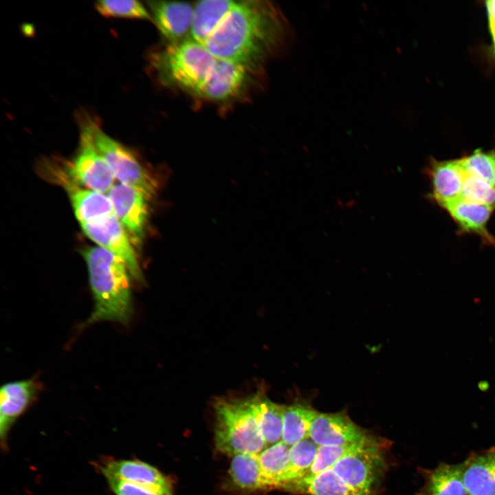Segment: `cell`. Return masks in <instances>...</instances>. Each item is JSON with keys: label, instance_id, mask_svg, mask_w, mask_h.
I'll list each match as a JSON object with an SVG mask.
<instances>
[{"label": "cell", "instance_id": "25", "mask_svg": "<svg viewBox=\"0 0 495 495\" xmlns=\"http://www.w3.org/2000/svg\"><path fill=\"white\" fill-rule=\"evenodd\" d=\"M287 490L306 495H360L340 478L332 469L305 477Z\"/></svg>", "mask_w": 495, "mask_h": 495}, {"label": "cell", "instance_id": "11", "mask_svg": "<svg viewBox=\"0 0 495 495\" xmlns=\"http://www.w3.org/2000/svg\"><path fill=\"white\" fill-rule=\"evenodd\" d=\"M42 389L34 378L10 382L0 392V441L3 450L8 448L9 432L17 419L35 402Z\"/></svg>", "mask_w": 495, "mask_h": 495}, {"label": "cell", "instance_id": "17", "mask_svg": "<svg viewBox=\"0 0 495 495\" xmlns=\"http://www.w3.org/2000/svg\"><path fill=\"white\" fill-rule=\"evenodd\" d=\"M461 468L468 495H495V447L472 454Z\"/></svg>", "mask_w": 495, "mask_h": 495}, {"label": "cell", "instance_id": "21", "mask_svg": "<svg viewBox=\"0 0 495 495\" xmlns=\"http://www.w3.org/2000/svg\"><path fill=\"white\" fill-rule=\"evenodd\" d=\"M229 476L232 484L244 492L267 490L258 454L241 453L232 456Z\"/></svg>", "mask_w": 495, "mask_h": 495}, {"label": "cell", "instance_id": "5", "mask_svg": "<svg viewBox=\"0 0 495 495\" xmlns=\"http://www.w3.org/2000/svg\"><path fill=\"white\" fill-rule=\"evenodd\" d=\"M50 171L52 174L45 177L63 187L76 185L104 194L109 192L116 179L95 145L92 122L82 126L78 149L73 160L65 162L62 168H53Z\"/></svg>", "mask_w": 495, "mask_h": 495}, {"label": "cell", "instance_id": "15", "mask_svg": "<svg viewBox=\"0 0 495 495\" xmlns=\"http://www.w3.org/2000/svg\"><path fill=\"white\" fill-rule=\"evenodd\" d=\"M106 480L117 479L148 486L172 489L171 483L153 465L138 459H107L98 465Z\"/></svg>", "mask_w": 495, "mask_h": 495}, {"label": "cell", "instance_id": "1", "mask_svg": "<svg viewBox=\"0 0 495 495\" xmlns=\"http://www.w3.org/2000/svg\"><path fill=\"white\" fill-rule=\"evenodd\" d=\"M293 34L277 6L268 1H237L204 45L218 59L256 69L284 52Z\"/></svg>", "mask_w": 495, "mask_h": 495}, {"label": "cell", "instance_id": "23", "mask_svg": "<svg viewBox=\"0 0 495 495\" xmlns=\"http://www.w3.org/2000/svg\"><path fill=\"white\" fill-rule=\"evenodd\" d=\"M422 492L423 495H468L461 464L442 463L428 471Z\"/></svg>", "mask_w": 495, "mask_h": 495}, {"label": "cell", "instance_id": "12", "mask_svg": "<svg viewBox=\"0 0 495 495\" xmlns=\"http://www.w3.org/2000/svg\"><path fill=\"white\" fill-rule=\"evenodd\" d=\"M371 437L344 412H319L309 432V438L318 446L355 443Z\"/></svg>", "mask_w": 495, "mask_h": 495}, {"label": "cell", "instance_id": "16", "mask_svg": "<svg viewBox=\"0 0 495 495\" xmlns=\"http://www.w3.org/2000/svg\"><path fill=\"white\" fill-rule=\"evenodd\" d=\"M443 208L454 221L461 232L476 234L485 243L495 245V238L487 229L494 210L493 208L461 197Z\"/></svg>", "mask_w": 495, "mask_h": 495}, {"label": "cell", "instance_id": "24", "mask_svg": "<svg viewBox=\"0 0 495 495\" xmlns=\"http://www.w3.org/2000/svg\"><path fill=\"white\" fill-rule=\"evenodd\" d=\"M289 449L290 446L280 441L258 454L267 490L282 488L289 465Z\"/></svg>", "mask_w": 495, "mask_h": 495}, {"label": "cell", "instance_id": "9", "mask_svg": "<svg viewBox=\"0 0 495 495\" xmlns=\"http://www.w3.org/2000/svg\"><path fill=\"white\" fill-rule=\"evenodd\" d=\"M85 234L98 245L121 259L126 265L131 276L142 280V273L132 241L124 227L112 214L93 223L80 225Z\"/></svg>", "mask_w": 495, "mask_h": 495}, {"label": "cell", "instance_id": "20", "mask_svg": "<svg viewBox=\"0 0 495 495\" xmlns=\"http://www.w3.org/2000/svg\"><path fill=\"white\" fill-rule=\"evenodd\" d=\"M318 413L307 402L297 401L285 406L282 441L292 446L309 438L311 425Z\"/></svg>", "mask_w": 495, "mask_h": 495}, {"label": "cell", "instance_id": "13", "mask_svg": "<svg viewBox=\"0 0 495 495\" xmlns=\"http://www.w3.org/2000/svg\"><path fill=\"white\" fill-rule=\"evenodd\" d=\"M426 172L431 184L430 197L442 208L461 197L467 174L460 159L433 160Z\"/></svg>", "mask_w": 495, "mask_h": 495}, {"label": "cell", "instance_id": "8", "mask_svg": "<svg viewBox=\"0 0 495 495\" xmlns=\"http://www.w3.org/2000/svg\"><path fill=\"white\" fill-rule=\"evenodd\" d=\"M114 215L133 243L143 239L148 221L149 197L144 191L121 183L114 184L107 193Z\"/></svg>", "mask_w": 495, "mask_h": 495}, {"label": "cell", "instance_id": "2", "mask_svg": "<svg viewBox=\"0 0 495 495\" xmlns=\"http://www.w3.org/2000/svg\"><path fill=\"white\" fill-rule=\"evenodd\" d=\"M81 253L94 300V310L85 324L111 321L126 325L133 311L131 274L126 265L99 246L87 247Z\"/></svg>", "mask_w": 495, "mask_h": 495}, {"label": "cell", "instance_id": "19", "mask_svg": "<svg viewBox=\"0 0 495 495\" xmlns=\"http://www.w3.org/2000/svg\"><path fill=\"white\" fill-rule=\"evenodd\" d=\"M236 1L205 0L197 2L194 6L191 38L204 44Z\"/></svg>", "mask_w": 495, "mask_h": 495}, {"label": "cell", "instance_id": "7", "mask_svg": "<svg viewBox=\"0 0 495 495\" xmlns=\"http://www.w3.org/2000/svg\"><path fill=\"white\" fill-rule=\"evenodd\" d=\"M384 468L377 441L339 460L332 470L360 495H373Z\"/></svg>", "mask_w": 495, "mask_h": 495}, {"label": "cell", "instance_id": "22", "mask_svg": "<svg viewBox=\"0 0 495 495\" xmlns=\"http://www.w3.org/2000/svg\"><path fill=\"white\" fill-rule=\"evenodd\" d=\"M257 423L267 446L282 441L285 406L271 401L263 392L253 395Z\"/></svg>", "mask_w": 495, "mask_h": 495}, {"label": "cell", "instance_id": "27", "mask_svg": "<svg viewBox=\"0 0 495 495\" xmlns=\"http://www.w3.org/2000/svg\"><path fill=\"white\" fill-rule=\"evenodd\" d=\"M376 441H377V439L371 437L366 440L355 443L318 446L313 465L305 477L313 476L326 470L331 469L344 456Z\"/></svg>", "mask_w": 495, "mask_h": 495}, {"label": "cell", "instance_id": "32", "mask_svg": "<svg viewBox=\"0 0 495 495\" xmlns=\"http://www.w3.org/2000/svg\"><path fill=\"white\" fill-rule=\"evenodd\" d=\"M494 52H495V44H494Z\"/></svg>", "mask_w": 495, "mask_h": 495}, {"label": "cell", "instance_id": "14", "mask_svg": "<svg viewBox=\"0 0 495 495\" xmlns=\"http://www.w3.org/2000/svg\"><path fill=\"white\" fill-rule=\"evenodd\" d=\"M150 14L160 32L173 43L190 33L194 6L186 2L149 1Z\"/></svg>", "mask_w": 495, "mask_h": 495}, {"label": "cell", "instance_id": "29", "mask_svg": "<svg viewBox=\"0 0 495 495\" xmlns=\"http://www.w3.org/2000/svg\"><path fill=\"white\" fill-rule=\"evenodd\" d=\"M97 11L107 17L151 19L150 12L134 0H102L95 3Z\"/></svg>", "mask_w": 495, "mask_h": 495}, {"label": "cell", "instance_id": "28", "mask_svg": "<svg viewBox=\"0 0 495 495\" xmlns=\"http://www.w3.org/2000/svg\"><path fill=\"white\" fill-rule=\"evenodd\" d=\"M460 160L467 175L495 186V148L488 151L478 148Z\"/></svg>", "mask_w": 495, "mask_h": 495}, {"label": "cell", "instance_id": "4", "mask_svg": "<svg viewBox=\"0 0 495 495\" xmlns=\"http://www.w3.org/2000/svg\"><path fill=\"white\" fill-rule=\"evenodd\" d=\"M217 60L204 44L187 38L172 43L151 61L163 82L199 96Z\"/></svg>", "mask_w": 495, "mask_h": 495}, {"label": "cell", "instance_id": "31", "mask_svg": "<svg viewBox=\"0 0 495 495\" xmlns=\"http://www.w3.org/2000/svg\"><path fill=\"white\" fill-rule=\"evenodd\" d=\"M115 495H173L172 489L148 486L117 479L107 480Z\"/></svg>", "mask_w": 495, "mask_h": 495}, {"label": "cell", "instance_id": "10", "mask_svg": "<svg viewBox=\"0 0 495 495\" xmlns=\"http://www.w3.org/2000/svg\"><path fill=\"white\" fill-rule=\"evenodd\" d=\"M255 69L239 63L217 58L199 96L214 102L235 99L247 89Z\"/></svg>", "mask_w": 495, "mask_h": 495}, {"label": "cell", "instance_id": "3", "mask_svg": "<svg viewBox=\"0 0 495 495\" xmlns=\"http://www.w3.org/2000/svg\"><path fill=\"white\" fill-rule=\"evenodd\" d=\"M214 408V443L220 452L231 456L259 454L267 447L257 423L253 395L219 399Z\"/></svg>", "mask_w": 495, "mask_h": 495}, {"label": "cell", "instance_id": "26", "mask_svg": "<svg viewBox=\"0 0 495 495\" xmlns=\"http://www.w3.org/2000/svg\"><path fill=\"white\" fill-rule=\"evenodd\" d=\"M318 446L310 439H305L290 446L289 465L282 489L287 490L302 479L311 468Z\"/></svg>", "mask_w": 495, "mask_h": 495}, {"label": "cell", "instance_id": "30", "mask_svg": "<svg viewBox=\"0 0 495 495\" xmlns=\"http://www.w3.org/2000/svg\"><path fill=\"white\" fill-rule=\"evenodd\" d=\"M461 197L495 209V186L474 176L467 175Z\"/></svg>", "mask_w": 495, "mask_h": 495}, {"label": "cell", "instance_id": "6", "mask_svg": "<svg viewBox=\"0 0 495 495\" xmlns=\"http://www.w3.org/2000/svg\"><path fill=\"white\" fill-rule=\"evenodd\" d=\"M93 135L96 148L109 164L116 179L153 197L157 188L156 182L136 155L94 122Z\"/></svg>", "mask_w": 495, "mask_h": 495}, {"label": "cell", "instance_id": "18", "mask_svg": "<svg viewBox=\"0 0 495 495\" xmlns=\"http://www.w3.org/2000/svg\"><path fill=\"white\" fill-rule=\"evenodd\" d=\"M80 224L93 223L114 214L107 195L76 185L64 186Z\"/></svg>", "mask_w": 495, "mask_h": 495}]
</instances>
